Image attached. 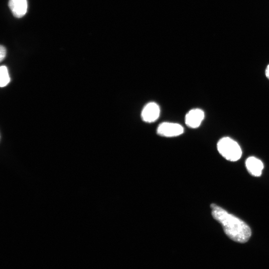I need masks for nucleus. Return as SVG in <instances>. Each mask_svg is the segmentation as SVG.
I'll use <instances>...</instances> for the list:
<instances>
[{"mask_svg": "<svg viewBox=\"0 0 269 269\" xmlns=\"http://www.w3.org/2000/svg\"><path fill=\"white\" fill-rule=\"evenodd\" d=\"M219 152L227 160L235 161L240 158L242 150L238 143L229 137L221 138L217 144Z\"/></svg>", "mask_w": 269, "mask_h": 269, "instance_id": "nucleus-2", "label": "nucleus"}, {"mask_svg": "<svg viewBox=\"0 0 269 269\" xmlns=\"http://www.w3.org/2000/svg\"><path fill=\"white\" fill-rule=\"evenodd\" d=\"M6 50L4 46L1 45L0 46V61H2L6 56Z\"/></svg>", "mask_w": 269, "mask_h": 269, "instance_id": "nucleus-9", "label": "nucleus"}, {"mask_svg": "<svg viewBox=\"0 0 269 269\" xmlns=\"http://www.w3.org/2000/svg\"><path fill=\"white\" fill-rule=\"evenodd\" d=\"M265 74L266 77L269 79V64L267 66L266 69Z\"/></svg>", "mask_w": 269, "mask_h": 269, "instance_id": "nucleus-10", "label": "nucleus"}, {"mask_svg": "<svg viewBox=\"0 0 269 269\" xmlns=\"http://www.w3.org/2000/svg\"><path fill=\"white\" fill-rule=\"evenodd\" d=\"M204 118V113L200 109H193L186 115L185 122L186 125L191 128H196L200 126Z\"/></svg>", "mask_w": 269, "mask_h": 269, "instance_id": "nucleus-5", "label": "nucleus"}, {"mask_svg": "<svg viewBox=\"0 0 269 269\" xmlns=\"http://www.w3.org/2000/svg\"><path fill=\"white\" fill-rule=\"evenodd\" d=\"M9 7L14 16L20 18L27 12V0H9Z\"/></svg>", "mask_w": 269, "mask_h": 269, "instance_id": "nucleus-7", "label": "nucleus"}, {"mask_svg": "<svg viewBox=\"0 0 269 269\" xmlns=\"http://www.w3.org/2000/svg\"><path fill=\"white\" fill-rule=\"evenodd\" d=\"M245 164L248 171L252 175L260 176L261 175L264 164L259 159L250 156L246 159Z\"/></svg>", "mask_w": 269, "mask_h": 269, "instance_id": "nucleus-6", "label": "nucleus"}, {"mask_svg": "<svg viewBox=\"0 0 269 269\" xmlns=\"http://www.w3.org/2000/svg\"><path fill=\"white\" fill-rule=\"evenodd\" d=\"M0 85L1 87H4L9 83L10 78L7 67L5 66H1L0 68Z\"/></svg>", "mask_w": 269, "mask_h": 269, "instance_id": "nucleus-8", "label": "nucleus"}, {"mask_svg": "<svg viewBox=\"0 0 269 269\" xmlns=\"http://www.w3.org/2000/svg\"><path fill=\"white\" fill-rule=\"evenodd\" d=\"M211 208L213 217L220 223L230 239L241 243L249 240L251 230L245 222L215 204H212Z\"/></svg>", "mask_w": 269, "mask_h": 269, "instance_id": "nucleus-1", "label": "nucleus"}, {"mask_svg": "<svg viewBox=\"0 0 269 269\" xmlns=\"http://www.w3.org/2000/svg\"><path fill=\"white\" fill-rule=\"evenodd\" d=\"M159 114V106L155 102H150L143 107L141 113V117L144 122L152 123L158 118Z\"/></svg>", "mask_w": 269, "mask_h": 269, "instance_id": "nucleus-4", "label": "nucleus"}, {"mask_svg": "<svg viewBox=\"0 0 269 269\" xmlns=\"http://www.w3.org/2000/svg\"><path fill=\"white\" fill-rule=\"evenodd\" d=\"M184 132L183 127L177 123L163 122L157 129V133L163 136L173 137L181 134Z\"/></svg>", "mask_w": 269, "mask_h": 269, "instance_id": "nucleus-3", "label": "nucleus"}]
</instances>
